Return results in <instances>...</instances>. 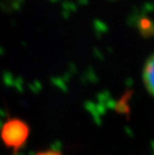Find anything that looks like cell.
<instances>
[{"label":"cell","mask_w":154,"mask_h":155,"mask_svg":"<svg viewBox=\"0 0 154 155\" xmlns=\"http://www.w3.org/2000/svg\"><path fill=\"white\" fill-rule=\"evenodd\" d=\"M30 128L24 120L20 118H11L3 124L0 131V138L6 147L17 152L27 141Z\"/></svg>","instance_id":"cell-1"},{"label":"cell","mask_w":154,"mask_h":155,"mask_svg":"<svg viewBox=\"0 0 154 155\" xmlns=\"http://www.w3.org/2000/svg\"><path fill=\"white\" fill-rule=\"evenodd\" d=\"M35 155H63V154L59 150L56 149H46V150L38 151Z\"/></svg>","instance_id":"cell-3"},{"label":"cell","mask_w":154,"mask_h":155,"mask_svg":"<svg viewBox=\"0 0 154 155\" xmlns=\"http://www.w3.org/2000/svg\"><path fill=\"white\" fill-rule=\"evenodd\" d=\"M143 82L149 93L154 96V53L147 59L144 65Z\"/></svg>","instance_id":"cell-2"}]
</instances>
